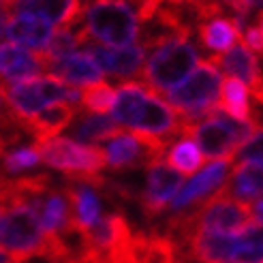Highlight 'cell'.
I'll return each mask as SVG.
<instances>
[{
    "label": "cell",
    "instance_id": "1",
    "mask_svg": "<svg viewBox=\"0 0 263 263\" xmlns=\"http://www.w3.org/2000/svg\"><path fill=\"white\" fill-rule=\"evenodd\" d=\"M80 24L88 39L107 47H128L139 36V3H88L82 9Z\"/></svg>",
    "mask_w": 263,
    "mask_h": 263
},
{
    "label": "cell",
    "instance_id": "2",
    "mask_svg": "<svg viewBox=\"0 0 263 263\" xmlns=\"http://www.w3.org/2000/svg\"><path fill=\"white\" fill-rule=\"evenodd\" d=\"M253 133L255 124L235 122L233 118L222 114L218 107L210 116H205L203 120L182 124V135L195 141L203 161L210 159L214 163H229Z\"/></svg>",
    "mask_w": 263,
    "mask_h": 263
},
{
    "label": "cell",
    "instance_id": "3",
    "mask_svg": "<svg viewBox=\"0 0 263 263\" xmlns=\"http://www.w3.org/2000/svg\"><path fill=\"white\" fill-rule=\"evenodd\" d=\"M220 73L218 67L210 60L199 62L189 73V77L172 92H167V101L176 107V114L182 118V124L203 120L218 107L220 95Z\"/></svg>",
    "mask_w": 263,
    "mask_h": 263
},
{
    "label": "cell",
    "instance_id": "4",
    "mask_svg": "<svg viewBox=\"0 0 263 263\" xmlns=\"http://www.w3.org/2000/svg\"><path fill=\"white\" fill-rule=\"evenodd\" d=\"M199 49L191 36H178L152 51L148 62L143 64V80L154 92H172L184 82V77L199 64Z\"/></svg>",
    "mask_w": 263,
    "mask_h": 263
},
{
    "label": "cell",
    "instance_id": "5",
    "mask_svg": "<svg viewBox=\"0 0 263 263\" xmlns=\"http://www.w3.org/2000/svg\"><path fill=\"white\" fill-rule=\"evenodd\" d=\"M3 88H5L7 101L11 105V111L20 120L36 116L39 111H43L45 107H49L54 103H69L77 109L82 107V90L62 84L60 80H56L51 75L30 77V80L3 86Z\"/></svg>",
    "mask_w": 263,
    "mask_h": 263
},
{
    "label": "cell",
    "instance_id": "6",
    "mask_svg": "<svg viewBox=\"0 0 263 263\" xmlns=\"http://www.w3.org/2000/svg\"><path fill=\"white\" fill-rule=\"evenodd\" d=\"M41 163L64 174L67 180H99L105 163V154L97 146H80L67 137H54L43 143H34Z\"/></svg>",
    "mask_w": 263,
    "mask_h": 263
},
{
    "label": "cell",
    "instance_id": "7",
    "mask_svg": "<svg viewBox=\"0 0 263 263\" xmlns=\"http://www.w3.org/2000/svg\"><path fill=\"white\" fill-rule=\"evenodd\" d=\"M47 238L41 231L36 214L28 205H9L0 216V248L9 253L15 263L41 255Z\"/></svg>",
    "mask_w": 263,
    "mask_h": 263
},
{
    "label": "cell",
    "instance_id": "8",
    "mask_svg": "<svg viewBox=\"0 0 263 263\" xmlns=\"http://www.w3.org/2000/svg\"><path fill=\"white\" fill-rule=\"evenodd\" d=\"M169 148V143L141 135V133H122L105 141L101 148L105 154V163L114 172H124V169H139L152 167L154 163L163 161V156Z\"/></svg>",
    "mask_w": 263,
    "mask_h": 263
},
{
    "label": "cell",
    "instance_id": "9",
    "mask_svg": "<svg viewBox=\"0 0 263 263\" xmlns=\"http://www.w3.org/2000/svg\"><path fill=\"white\" fill-rule=\"evenodd\" d=\"M128 128H133V133L150 135L165 143H174L176 137L182 135V118L148 88Z\"/></svg>",
    "mask_w": 263,
    "mask_h": 263
},
{
    "label": "cell",
    "instance_id": "10",
    "mask_svg": "<svg viewBox=\"0 0 263 263\" xmlns=\"http://www.w3.org/2000/svg\"><path fill=\"white\" fill-rule=\"evenodd\" d=\"M229 163H210L208 167H203L199 174L193 176L184 186L178 191V195L172 199V214H180V212H189L191 208L201 205L203 201H208L210 197H214L229 178Z\"/></svg>",
    "mask_w": 263,
    "mask_h": 263
},
{
    "label": "cell",
    "instance_id": "11",
    "mask_svg": "<svg viewBox=\"0 0 263 263\" xmlns=\"http://www.w3.org/2000/svg\"><path fill=\"white\" fill-rule=\"evenodd\" d=\"M182 186H184V178L176 174L165 161H159L152 167H148L146 186H143L141 199H139L143 214L148 218H156L165 210V205L178 195Z\"/></svg>",
    "mask_w": 263,
    "mask_h": 263
},
{
    "label": "cell",
    "instance_id": "12",
    "mask_svg": "<svg viewBox=\"0 0 263 263\" xmlns=\"http://www.w3.org/2000/svg\"><path fill=\"white\" fill-rule=\"evenodd\" d=\"M86 54L99 64L103 73L116 77V80H126V77L139 75L143 71V64H146V49L141 45L107 47L90 41L86 45Z\"/></svg>",
    "mask_w": 263,
    "mask_h": 263
},
{
    "label": "cell",
    "instance_id": "13",
    "mask_svg": "<svg viewBox=\"0 0 263 263\" xmlns=\"http://www.w3.org/2000/svg\"><path fill=\"white\" fill-rule=\"evenodd\" d=\"M45 71L43 56L15 43H0V84L11 86Z\"/></svg>",
    "mask_w": 263,
    "mask_h": 263
},
{
    "label": "cell",
    "instance_id": "14",
    "mask_svg": "<svg viewBox=\"0 0 263 263\" xmlns=\"http://www.w3.org/2000/svg\"><path fill=\"white\" fill-rule=\"evenodd\" d=\"M80 111L82 109L73 107L69 103H54L43 111H39L36 116L22 120V126L34 143H43L47 139L58 137L62 130H67Z\"/></svg>",
    "mask_w": 263,
    "mask_h": 263
},
{
    "label": "cell",
    "instance_id": "15",
    "mask_svg": "<svg viewBox=\"0 0 263 263\" xmlns=\"http://www.w3.org/2000/svg\"><path fill=\"white\" fill-rule=\"evenodd\" d=\"M45 71L71 88H75V86L90 88V86L103 84V71L86 51H82V54H71L60 60H51L45 64Z\"/></svg>",
    "mask_w": 263,
    "mask_h": 263
},
{
    "label": "cell",
    "instance_id": "16",
    "mask_svg": "<svg viewBox=\"0 0 263 263\" xmlns=\"http://www.w3.org/2000/svg\"><path fill=\"white\" fill-rule=\"evenodd\" d=\"M51 32H54V28L41 17L28 15V13H11L5 34L9 36L11 43L22 45L30 51H36V54H43L47 49Z\"/></svg>",
    "mask_w": 263,
    "mask_h": 263
},
{
    "label": "cell",
    "instance_id": "17",
    "mask_svg": "<svg viewBox=\"0 0 263 263\" xmlns=\"http://www.w3.org/2000/svg\"><path fill=\"white\" fill-rule=\"evenodd\" d=\"M197 34H199L201 45L212 51V56H222L242 39V28L227 13H222V15L197 24Z\"/></svg>",
    "mask_w": 263,
    "mask_h": 263
},
{
    "label": "cell",
    "instance_id": "18",
    "mask_svg": "<svg viewBox=\"0 0 263 263\" xmlns=\"http://www.w3.org/2000/svg\"><path fill=\"white\" fill-rule=\"evenodd\" d=\"M84 5L82 3H64V0H24V3H9L11 13H28L41 17L49 26H69L80 17Z\"/></svg>",
    "mask_w": 263,
    "mask_h": 263
},
{
    "label": "cell",
    "instance_id": "19",
    "mask_svg": "<svg viewBox=\"0 0 263 263\" xmlns=\"http://www.w3.org/2000/svg\"><path fill=\"white\" fill-rule=\"evenodd\" d=\"M220 193L242 203L259 199V197L263 199V167L257 163H238L231 169Z\"/></svg>",
    "mask_w": 263,
    "mask_h": 263
},
{
    "label": "cell",
    "instance_id": "20",
    "mask_svg": "<svg viewBox=\"0 0 263 263\" xmlns=\"http://www.w3.org/2000/svg\"><path fill=\"white\" fill-rule=\"evenodd\" d=\"M120 133H122V128L111 120V116H105V114L99 116V114L80 111L69 126L71 141L80 143V146H95L99 141L105 143Z\"/></svg>",
    "mask_w": 263,
    "mask_h": 263
},
{
    "label": "cell",
    "instance_id": "21",
    "mask_svg": "<svg viewBox=\"0 0 263 263\" xmlns=\"http://www.w3.org/2000/svg\"><path fill=\"white\" fill-rule=\"evenodd\" d=\"M210 62L216 64V67H222L231 77H235V80H240L242 84H248V86H253L263 75L259 67V58L244 43L231 47L222 56H210Z\"/></svg>",
    "mask_w": 263,
    "mask_h": 263
},
{
    "label": "cell",
    "instance_id": "22",
    "mask_svg": "<svg viewBox=\"0 0 263 263\" xmlns=\"http://www.w3.org/2000/svg\"><path fill=\"white\" fill-rule=\"evenodd\" d=\"M248 92L246 84H242L235 77H227L220 84V95H218V109L222 114H227L233 118L235 122H244V124H255V116L248 103Z\"/></svg>",
    "mask_w": 263,
    "mask_h": 263
},
{
    "label": "cell",
    "instance_id": "23",
    "mask_svg": "<svg viewBox=\"0 0 263 263\" xmlns=\"http://www.w3.org/2000/svg\"><path fill=\"white\" fill-rule=\"evenodd\" d=\"M229 263H263V225L251 222L235 231V248Z\"/></svg>",
    "mask_w": 263,
    "mask_h": 263
},
{
    "label": "cell",
    "instance_id": "24",
    "mask_svg": "<svg viewBox=\"0 0 263 263\" xmlns=\"http://www.w3.org/2000/svg\"><path fill=\"white\" fill-rule=\"evenodd\" d=\"M169 167L174 169L180 176H197L199 169L203 167V156L199 148L195 146V141L189 137H182L180 141H174V146L167 152V161Z\"/></svg>",
    "mask_w": 263,
    "mask_h": 263
},
{
    "label": "cell",
    "instance_id": "25",
    "mask_svg": "<svg viewBox=\"0 0 263 263\" xmlns=\"http://www.w3.org/2000/svg\"><path fill=\"white\" fill-rule=\"evenodd\" d=\"M114 101H116V88L105 82L82 90V107L86 109V114L103 116L107 109L114 107Z\"/></svg>",
    "mask_w": 263,
    "mask_h": 263
},
{
    "label": "cell",
    "instance_id": "26",
    "mask_svg": "<svg viewBox=\"0 0 263 263\" xmlns=\"http://www.w3.org/2000/svg\"><path fill=\"white\" fill-rule=\"evenodd\" d=\"M41 163V156H39L36 146H22L17 150L5 152L3 161H0V174H22L26 169H32Z\"/></svg>",
    "mask_w": 263,
    "mask_h": 263
},
{
    "label": "cell",
    "instance_id": "27",
    "mask_svg": "<svg viewBox=\"0 0 263 263\" xmlns=\"http://www.w3.org/2000/svg\"><path fill=\"white\" fill-rule=\"evenodd\" d=\"M235 159L240 163H257L263 167V122L255 124V133L246 139V143L238 150Z\"/></svg>",
    "mask_w": 263,
    "mask_h": 263
},
{
    "label": "cell",
    "instance_id": "28",
    "mask_svg": "<svg viewBox=\"0 0 263 263\" xmlns=\"http://www.w3.org/2000/svg\"><path fill=\"white\" fill-rule=\"evenodd\" d=\"M244 45L251 49V51H263V36H261V30H259V26L253 24V26H248V28L244 30Z\"/></svg>",
    "mask_w": 263,
    "mask_h": 263
},
{
    "label": "cell",
    "instance_id": "29",
    "mask_svg": "<svg viewBox=\"0 0 263 263\" xmlns=\"http://www.w3.org/2000/svg\"><path fill=\"white\" fill-rule=\"evenodd\" d=\"M15 116L11 111V105L7 101V95H5V88L0 86V124H5L7 120H11V118Z\"/></svg>",
    "mask_w": 263,
    "mask_h": 263
},
{
    "label": "cell",
    "instance_id": "30",
    "mask_svg": "<svg viewBox=\"0 0 263 263\" xmlns=\"http://www.w3.org/2000/svg\"><path fill=\"white\" fill-rule=\"evenodd\" d=\"M11 20V11H9V3H3V9H0V36H5L7 26Z\"/></svg>",
    "mask_w": 263,
    "mask_h": 263
},
{
    "label": "cell",
    "instance_id": "31",
    "mask_svg": "<svg viewBox=\"0 0 263 263\" xmlns=\"http://www.w3.org/2000/svg\"><path fill=\"white\" fill-rule=\"evenodd\" d=\"M251 95H253V99L261 105V107H263V75L259 77V80L251 86Z\"/></svg>",
    "mask_w": 263,
    "mask_h": 263
},
{
    "label": "cell",
    "instance_id": "32",
    "mask_svg": "<svg viewBox=\"0 0 263 263\" xmlns=\"http://www.w3.org/2000/svg\"><path fill=\"white\" fill-rule=\"evenodd\" d=\"M251 214L255 220H259L263 225V199H259V201H255V205H251Z\"/></svg>",
    "mask_w": 263,
    "mask_h": 263
},
{
    "label": "cell",
    "instance_id": "33",
    "mask_svg": "<svg viewBox=\"0 0 263 263\" xmlns=\"http://www.w3.org/2000/svg\"><path fill=\"white\" fill-rule=\"evenodd\" d=\"M0 263H15V261H13V257L9 253H5L3 248H0Z\"/></svg>",
    "mask_w": 263,
    "mask_h": 263
},
{
    "label": "cell",
    "instance_id": "34",
    "mask_svg": "<svg viewBox=\"0 0 263 263\" xmlns=\"http://www.w3.org/2000/svg\"><path fill=\"white\" fill-rule=\"evenodd\" d=\"M257 26H259V30H261V36H263V13H261V15L257 17ZM261 54H263V51H261Z\"/></svg>",
    "mask_w": 263,
    "mask_h": 263
},
{
    "label": "cell",
    "instance_id": "35",
    "mask_svg": "<svg viewBox=\"0 0 263 263\" xmlns=\"http://www.w3.org/2000/svg\"><path fill=\"white\" fill-rule=\"evenodd\" d=\"M5 152H7V148H5V143H3V139H0V161H3V156H5Z\"/></svg>",
    "mask_w": 263,
    "mask_h": 263
},
{
    "label": "cell",
    "instance_id": "36",
    "mask_svg": "<svg viewBox=\"0 0 263 263\" xmlns=\"http://www.w3.org/2000/svg\"><path fill=\"white\" fill-rule=\"evenodd\" d=\"M0 216H3V208H0Z\"/></svg>",
    "mask_w": 263,
    "mask_h": 263
},
{
    "label": "cell",
    "instance_id": "37",
    "mask_svg": "<svg viewBox=\"0 0 263 263\" xmlns=\"http://www.w3.org/2000/svg\"><path fill=\"white\" fill-rule=\"evenodd\" d=\"M0 9H3V3H0Z\"/></svg>",
    "mask_w": 263,
    "mask_h": 263
}]
</instances>
